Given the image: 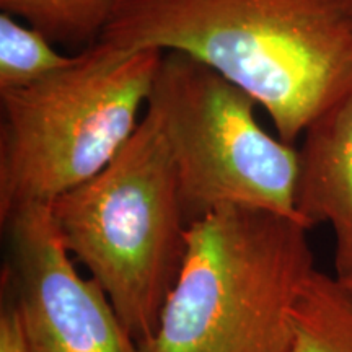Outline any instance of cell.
Listing matches in <instances>:
<instances>
[{"mask_svg":"<svg viewBox=\"0 0 352 352\" xmlns=\"http://www.w3.org/2000/svg\"><path fill=\"white\" fill-rule=\"evenodd\" d=\"M340 280L342 283V285H344V287L349 290V292H352V276L344 277V279H340Z\"/></svg>","mask_w":352,"mask_h":352,"instance_id":"obj_12","label":"cell"},{"mask_svg":"<svg viewBox=\"0 0 352 352\" xmlns=\"http://www.w3.org/2000/svg\"><path fill=\"white\" fill-rule=\"evenodd\" d=\"M65 248L140 346L155 334L188 252L176 165L155 109L100 173L51 204Z\"/></svg>","mask_w":352,"mask_h":352,"instance_id":"obj_3","label":"cell"},{"mask_svg":"<svg viewBox=\"0 0 352 352\" xmlns=\"http://www.w3.org/2000/svg\"><path fill=\"white\" fill-rule=\"evenodd\" d=\"M162 57L153 47L122 54L95 43L69 67L0 91V220L26 204H52L118 155Z\"/></svg>","mask_w":352,"mask_h":352,"instance_id":"obj_4","label":"cell"},{"mask_svg":"<svg viewBox=\"0 0 352 352\" xmlns=\"http://www.w3.org/2000/svg\"><path fill=\"white\" fill-rule=\"evenodd\" d=\"M290 352H352V292L336 276L315 271L294 314Z\"/></svg>","mask_w":352,"mask_h":352,"instance_id":"obj_8","label":"cell"},{"mask_svg":"<svg viewBox=\"0 0 352 352\" xmlns=\"http://www.w3.org/2000/svg\"><path fill=\"white\" fill-rule=\"evenodd\" d=\"M298 148L297 212L334 233L336 277L352 276V91L318 114Z\"/></svg>","mask_w":352,"mask_h":352,"instance_id":"obj_7","label":"cell"},{"mask_svg":"<svg viewBox=\"0 0 352 352\" xmlns=\"http://www.w3.org/2000/svg\"><path fill=\"white\" fill-rule=\"evenodd\" d=\"M300 220L222 206L188 228V252L140 352H290L315 259Z\"/></svg>","mask_w":352,"mask_h":352,"instance_id":"obj_2","label":"cell"},{"mask_svg":"<svg viewBox=\"0 0 352 352\" xmlns=\"http://www.w3.org/2000/svg\"><path fill=\"white\" fill-rule=\"evenodd\" d=\"M147 107L168 139L188 226L222 206L303 222L297 212L298 148L264 131L253 95L195 57L168 51Z\"/></svg>","mask_w":352,"mask_h":352,"instance_id":"obj_5","label":"cell"},{"mask_svg":"<svg viewBox=\"0 0 352 352\" xmlns=\"http://www.w3.org/2000/svg\"><path fill=\"white\" fill-rule=\"evenodd\" d=\"M33 26L10 13H0V91L23 88L76 63Z\"/></svg>","mask_w":352,"mask_h":352,"instance_id":"obj_10","label":"cell"},{"mask_svg":"<svg viewBox=\"0 0 352 352\" xmlns=\"http://www.w3.org/2000/svg\"><path fill=\"white\" fill-rule=\"evenodd\" d=\"M96 44L195 57L253 95L287 144L352 91L349 0H122Z\"/></svg>","mask_w":352,"mask_h":352,"instance_id":"obj_1","label":"cell"},{"mask_svg":"<svg viewBox=\"0 0 352 352\" xmlns=\"http://www.w3.org/2000/svg\"><path fill=\"white\" fill-rule=\"evenodd\" d=\"M349 3H351V10H352V0H349Z\"/></svg>","mask_w":352,"mask_h":352,"instance_id":"obj_13","label":"cell"},{"mask_svg":"<svg viewBox=\"0 0 352 352\" xmlns=\"http://www.w3.org/2000/svg\"><path fill=\"white\" fill-rule=\"evenodd\" d=\"M0 352H30L19 310L8 296L0 311Z\"/></svg>","mask_w":352,"mask_h":352,"instance_id":"obj_11","label":"cell"},{"mask_svg":"<svg viewBox=\"0 0 352 352\" xmlns=\"http://www.w3.org/2000/svg\"><path fill=\"white\" fill-rule=\"evenodd\" d=\"M122 0H0L10 13L51 43L85 47L96 43Z\"/></svg>","mask_w":352,"mask_h":352,"instance_id":"obj_9","label":"cell"},{"mask_svg":"<svg viewBox=\"0 0 352 352\" xmlns=\"http://www.w3.org/2000/svg\"><path fill=\"white\" fill-rule=\"evenodd\" d=\"M0 222L7 296L30 352H140L103 287L77 272L51 204H26Z\"/></svg>","mask_w":352,"mask_h":352,"instance_id":"obj_6","label":"cell"}]
</instances>
